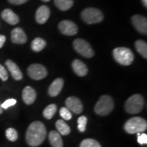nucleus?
I'll use <instances>...</instances> for the list:
<instances>
[{"label": "nucleus", "instance_id": "obj_1", "mask_svg": "<svg viewBox=\"0 0 147 147\" xmlns=\"http://www.w3.org/2000/svg\"><path fill=\"white\" fill-rule=\"evenodd\" d=\"M47 136V129L40 121H35L29 126L26 132V141L29 146L36 147L43 143Z\"/></svg>", "mask_w": 147, "mask_h": 147}, {"label": "nucleus", "instance_id": "obj_2", "mask_svg": "<svg viewBox=\"0 0 147 147\" xmlns=\"http://www.w3.org/2000/svg\"><path fill=\"white\" fill-rule=\"evenodd\" d=\"M113 57L122 65H129L134 59V55L129 49L125 47L116 48L113 51Z\"/></svg>", "mask_w": 147, "mask_h": 147}, {"label": "nucleus", "instance_id": "obj_3", "mask_svg": "<svg viewBox=\"0 0 147 147\" xmlns=\"http://www.w3.org/2000/svg\"><path fill=\"white\" fill-rule=\"evenodd\" d=\"M115 107L113 99L109 95H104L100 97V100L95 106V112L97 115L106 116L111 113Z\"/></svg>", "mask_w": 147, "mask_h": 147}, {"label": "nucleus", "instance_id": "obj_4", "mask_svg": "<svg viewBox=\"0 0 147 147\" xmlns=\"http://www.w3.org/2000/svg\"><path fill=\"white\" fill-rule=\"evenodd\" d=\"M147 129V122L145 119L139 117H132L126 121L124 129L128 134H134L145 131Z\"/></svg>", "mask_w": 147, "mask_h": 147}, {"label": "nucleus", "instance_id": "obj_5", "mask_svg": "<svg viewBox=\"0 0 147 147\" xmlns=\"http://www.w3.org/2000/svg\"><path fill=\"white\" fill-rule=\"evenodd\" d=\"M144 105V100L142 95L135 94L131 96L126 101L125 108L127 113L137 114L140 113Z\"/></svg>", "mask_w": 147, "mask_h": 147}, {"label": "nucleus", "instance_id": "obj_6", "mask_svg": "<svg viewBox=\"0 0 147 147\" xmlns=\"http://www.w3.org/2000/svg\"><path fill=\"white\" fill-rule=\"evenodd\" d=\"M81 18L82 21L87 24L98 23L103 21L104 14L99 9L88 8L82 10Z\"/></svg>", "mask_w": 147, "mask_h": 147}, {"label": "nucleus", "instance_id": "obj_7", "mask_svg": "<svg viewBox=\"0 0 147 147\" xmlns=\"http://www.w3.org/2000/svg\"><path fill=\"white\" fill-rule=\"evenodd\" d=\"M75 51L82 56L87 58H91L94 55V51L89 42L81 38L76 39L73 42Z\"/></svg>", "mask_w": 147, "mask_h": 147}, {"label": "nucleus", "instance_id": "obj_8", "mask_svg": "<svg viewBox=\"0 0 147 147\" xmlns=\"http://www.w3.org/2000/svg\"><path fill=\"white\" fill-rule=\"evenodd\" d=\"M27 74L31 78L38 80L46 78L48 74V71L44 65L41 64L34 63L29 66L27 68Z\"/></svg>", "mask_w": 147, "mask_h": 147}, {"label": "nucleus", "instance_id": "obj_9", "mask_svg": "<svg viewBox=\"0 0 147 147\" xmlns=\"http://www.w3.org/2000/svg\"><path fill=\"white\" fill-rule=\"evenodd\" d=\"M59 29L61 34L66 36H74L78 32V26L69 20L61 21L59 23Z\"/></svg>", "mask_w": 147, "mask_h": 147}, {"label": "nucleus", "instance_id": "obj_10", "mask_svg": "<svg viewBox=\"0 0 147 147\" xmlns=\"http://www.w3.org/2000/svg\"><path fill=\"white\" fill-rule=\"evenodd\" d=\"M131 22L134 27L140 34H147V19L146 17L140 14L132 16Z\"/></svg>", "mask_w": 147, "mask_h": 147}, {"label": "nucleus", "instance_id": "obj_11", "mask_svg": "<svg viewBox=\"0 0 147 147\" xmlns=\"http://www.w3.org/2000/svg\"><path fill=\"white\" fill-rule=\"evenodd\" d=\"M65 105L69 110L76 114L81 113L83 110V104L80 100L76 97H69L65 101Z\"/></svg>", "mask_w": 147, "mask_h": 147}, {"label": "nucleus", "instance_id": "obj_12", "mask_svg": "<svg viewBox=\"0 0 147 147\" xmlns=\"http://www.w3.org/2000/svg\"><path fill=\"white\" fill-rule=\"evenodd\" d=\"M11 40L14 44L23 45L26 43L27 37L23 29L21 27H16L11 32Z\"/></svg>", "mask_w": 147, "mask_h": 147}, {"label": "nucleus", "instance_id": "obj_13", "mask_svg": "<svg viewBox=\"0 0 147 147\" xmlns=\"http://www.w3.org/2000/svg\"><path fill=\"white\" fill-rule=\"evenodd\" d=\"M51 15L50 9L47 5H41L36 11V20L39 24H44L48 21Z\"/></svg>", "mask_w": 147, "mask_h": 147}, {"label": "nucleus", "instance_id": "obj_14", "mask_svg": "<svg viewBox=\"0 0 147 147\" xmlns=\"http://www.w3.org/2000/svg\"><path fill=\"white\" fill-rule=\"evenodd\" d=\"M5 64L14 80H21L23 78V73H22L19 67H18V65L14 61H12L10 59H8L5 61Z\"/></svg>", "mask_w": 147, "mask_h": 147}, {"label": "nucleus", "instance_id": "obj_15", "mask_svg": "<svg viewBox=\"0 0 147 147\" xmlns=\"http://www.w3.org/2000/svg\"><path fill=\"white\" fill-rule=\"evenodd\" d=\"M36 92L32 87L27 86L24 88L23 93H22V97H23L24 102L27 105H31V104H34L36 101Z\"/></svg>", "mask_w": 147, "mask_h": 147}, {"label": "nucleus", "instance_id": "obj_16", "mask_svg": "<svg viewBox=\"0 0 147 147\" xmlns=\"http://www.w3.org/2000/svg\"><path fill=\"white\" fill-rule=\"evenodd\" d=\"M64 81L62 78H58L55 79L51 84L48 90V93L51 97H56L59 94V93L63 89Z\"/></svg>", "mask_w": 147, "mask_h": 147}, {"label": "nucleus", "instance_id": "obj_17", "mask_svg": "<svg viewBox=\"0 0 147 147\" xmlns=\"http://www.w3.org/2000/svg\"><path fill=\"white\" fill-rule=\"evenodd\" d=\"M73 70L79 76H84L87 74L88 68L83 62L79 59H75L71 63Z\"/></svg>", "mask_w": 147, "mask_h": 147}, {"label": "nucleus", "instance_id": "obj_18", "mask_svg": "<svg viewBox=\"0 0 147 147\" xmlns=\"http://www.w3.org/2000/svg\"><path fill=\"white\" fill-rule=\"evenodd\" d=\"M1 17L5 22L14 25L19 22V17L10 9H5L1 12Z\"/></svg>", "mask_w": 147, "mask_h": 147}, {"label": "nucleus", "instance_id": "obj_19", "mask_svg": "<svg viewBox=\"0 0 147 147\" xmlns=\"http://www.w3.org/2000/svg\"><path fill=\"white\" fill-rule=\"evenodd\" d=\"M49 139L53 147H63V143L60 134L57 131H51L49 133Z\"/></svg>", "mask_w": 147, "mask_h": 147}, {"label": "nucleus", "instance_id": "obj_20", "mask_svg": "<svg viewBox=\"0 0 147 147\" xmlns=\"http://www.w3.org/2000/svg\"><path fill=\"white\" fill-rule=\"evenodd\" d=\"M47 46V42L41 38H36L33 40L31 45L32 49L35 52H40L43 50Z\"/></svg>", "mask_w": 147, "mask_h": 147}, {"label": "nucleus", "instance_id": "obj_21", "mask_svg": "<svg viewBox=\"0 0 147 147\" xmlns=\"http://www.w3.org/2000/svg\"><path fill=\"white\" fill-rule=\"evenodd\" d=\"M56 127L59 133L63 136H67L70 134L71 129L63 120H58L56 122Z\"/></svg>", "mask_w": 147, "mask_h": 147}, {"label": "nucleus", "instance_id": "obj_22", "mask_svg": "<svg viewBox=\"0 0 147 147\" xmlns=\"http://www.w3.org/2000/svg\"><path fill=\"white\" fill-rule=\"evenodd\" d=\"M54 2L55 5L62 11L68 10L74 5L73 0H55Z\"/></svg>", "mask_w": 147, "mask_h": 147}, {"label": "nucleus", "instance_id": "obj_23", "mask_svg": "<svg viewBox=\"0 0 147 147\" xmlns=\"http://www.w3.org/2000/svg\"><path fill=\"white\" fill-rule=\"evenodd\" d=\"M135 47L136 51L143 57L147 58V44L142 40H138L135 42Z\"/></svg>", "mask_w": 147, "mask_h": 147}, {"label": "nucleus", "instance_id": "obj_24", "mask_svg": "<svg viewBox=\"0 0 147 147\" xmlns=\"http://www.w3.org/2000/svg\"><path fill=\"white\" fill-rule=\"evenodd\" d=\"M57 110V106L54 104H50L47 106V108L44 110L43 111V116L45 117V118L47 119H52L54 115L56 113Z\"/></svg>", "mask_w": 147, "mask_h": 147}, {"label": "nucleus", "instance_id": "obj_25", "mask_svg": "<svg viewBox=\"0 0 147 147\" xmlns=\"http://www.w3.org/2000/svg\"><path fill=\"white\" fill-rule=\"evenodd\" d=\"M80 147H102L100 143L94 139L87 138L82 140Z\"/></svg>", "mask_w": 147, "mask_h": 147}, {"label": "nucleus", "instance_id": "obj_26", "mask_svg": "<svg viewBox=\"0 0 147 147\" xmlns=\"http://www.w3.org/2000/svg\"><path fill=\"white\" fill-rule=\"evenodd\" d=\"M5 136L8 140L11 142H15L18 139V132L14 128H8L5 131Z\"/></svg>", "mask_w": 147, "mask_h": 147}, {"label": "nucleus", "instance_id": "obj_27", "mask_svg": "<svg viewBox=\"0 0 147 147\" xmlns=\"http://www.w3.org/2000/svg\"><path fill=\"white\" fill-rule=\"evenodd\" d=\"M87 123V118L85 116H81L78 119V129L80 132H84L86 130Z\"/></svg>", "mask_w": 147, "mask_h": 147}, {"label": "nucleus", "instance_id": "obj_28", "mask_svg": "<svg viewBox=\"0 0 147 147\" xmlns=\"http://www.w3.org/2000/svg\"><path fill=\"white\" fill-rule=\"evenodd\" d=\"M59 113L60 116L64 119V120H70L71 117H72V115H71L70 110H69L67 108L62 107L60 109Z\"/></svg>", "mask_w": 147, "mask_h": 147}, {"label": "nucleus", "instance_id": "obj_29", "mask_svg": "<svg viewBox=\"0 0 147 147\" xmlns=\"http://www.w3.org/2000/svg\"><path fill=\"white\" fill-rule=\"evenodd\" d=\"M16 104V100L14 99H9V100H5L3 104H1V108L3 109H8L10 106L15 105Z\"/></svg>", "mask_w": 147, "mask_h": 147}, {"label": "nucleus", "instance_id": "obj_30", "mask_svg": "<svg viewBox=\"0 0 147 147\" xmlns=\"http://www.w3.org/2000/svg\"><path fill=\"white\" fill-rule=\"evenodd\" d=\"M0 78L3 80L5 81L8 78V74L6 69L2 65L0 64Z\"/></svg>", "mask_w": 147, "mask_h": 147}, {"label": "nucleus", "instance_id": "obj_31", "mask_svg": "<svg viewBox=\"0 0 147 147\" xmlns=\"http://www.w3.org/2000/svg\"><path fill=\"white\" fill-rule=\"evenodd\" d=\"M138 134V142L140 144L142 145L144 144H147V135L146 134Z\"/></svg>", "mask_w": 147, "mask_h": 147}, {"label": "nucleus", "instance_id": "obj_32", "mask_svg": "<svg viewBox=\"0 0 147 147\" xmlns=\"http://www.w3.org/2000/svg\"><path fill=\"white\" fill-rule=\"evenodd\" d=\"M29 0H8V1L12 4L14 5H21L23 3H26Z\"/></svg>", "mask_w": 147, "mask_h": 147}, {"label": "nucleus", "instance_id": "obj_33", "mask_svg": "<svg viewBox=\"0 0 147 147\" xmlns=\"http://www.w3.org/2000/svg\"><path fill=\"white\" fill-rule=\"evenodd\" d=\"M5 40H6V38H5V36L0 35V49H1L3 47V46L4 45Z\"/></svg>", "mask_w": 147, "mask_h": 147}, {"label": "nucleus", "instance_id": "obj_34", "mask_svg": "<svg viewBox=\"0 0 147 147\" xmlns=\"http://www.w3.org/2000/svg\"><path fill=\"white\" fill-rule=\"evenodd\" d=\"M142 2L145 8H147V0H142Z\"/></svg>", "mask_w": 147, "mask_h": 147}, {"label": "nucleus", "instance_id": "obj_35", "mask_svg": "<svg viewBox=\"0 0 147 147\" xmlns=\"http://www.w3.org/2000/svg\"><path fill=\"white\" fill-rule=\"evenodd\" d=\"M2 113H3V108H1V102H0V115H1Z\"/></svg>", "mask_w": 147, "mask_h": 147}, {"label": "nucleus", "instance_id": "obj_36", "mask_svg": "<svg viewBox=\"0 0 147 147\" xmlns=\"http://www.w3.org/2000/svg\"><path fill=\"white\" fill-rule=\"evenodd\" d=\"M42 1H45V2H47V1H50V0H42Z\"/></svg>", "mask_w": 147, "mask_h": 147}]
</instances>
